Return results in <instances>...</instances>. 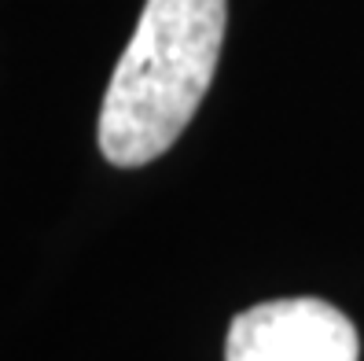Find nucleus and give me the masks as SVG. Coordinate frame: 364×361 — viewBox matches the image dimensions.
I'll list each match as a JSON object with an SVG mask.
<instances>
[{"instance_id": "f257e3e1", "label": "nucleus", "mask_w": 364, "mask_h": 361, "mask_svg": "<svg viewBox=\"0 0 364 361\" xmlns=\"http://www.w3.org/2000/svg\"><path fill=\"white\" fill-rule=\"evenodd\" d=\"M228 0H147L100 108V152L122 169L166 155L218 70Z\"/></svg>"}, {"instance_id": "f03ea898", "label": "nucleus", "mask_w": 364, "mask_h": 361, "mask_svg": "<svg viewBox=\"0 0 364 361\" xmlns=\"http://www.w3.org/2000/svg\"><path fill=\"white\" fill-rule=\"evenodd\" d=\"M225 361H360V339L328 303L280 299L235 317Z\"/></svg>"}]
</instances>
